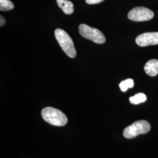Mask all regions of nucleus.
I'll return each instance as SVG.
<instances>
[{
  "instance_id": "f257e3e1",
  "label": "nucleus",
  "mask_w": 158,
  "mask_h": 158,
  "mask_svg": "<svg viewBox=\"0 0 158 158\" xmlns=\"http://www.w3.org/2000/svg\"><path fill=\"white\" fill-rule=\"evenodd\" d=\"M41 115L46 122L54 126H64L68 123V118L66 115L55 108L48 107L44 108Z\"/></svg>"
},
{
  "instance_id": "f03ea898",
  "label": "nucleus",
  "mask_w": 158,
  "mask_h": 158,
  "mask_svg": "<svg viewBox=\"0 0 158 158\" xmlns=\"http://www.w3.org/2000/svg\"><path fill=\"white\" fill-rule=\"evenodd\" d=\"M55 35L57 42L62 49L63 52L68 56L74 58L76 56L73 40L66 32L62 29H56L55 31Z\"/></svg>"
},
{
  "instance_id": "7ed1b4c3",
  "label": "nucleus",
  "mask_w": 158,
  "mask_h": 158,
  "mask_svg": "<svg viewBox=\"0 0 158 158\" xmlns=\"http://www.w3.org/2000/svg\"><path fill=\"white\" fill-rule=\"evenodd\" d=\"M151 129L150 124L145 120L136 121L132 124L125 128L123 135L125 138L131 139L140 134H146Z\"/></svg>"
},
{
  "instance_id": "20e7f679",
  "label": "nucleus",
  "mask_w": 158,
  "mask_h": 158,
  "mask_svg": "<svg viewBox=\"0 0 158 158\" xmlns=\"http://www.w3.org/2000/svg\"><path fill=\"white\" fill-rule=\"evenodd\" d=\"M79 33L85 39L90 40L97 44H104L106 39L100 31L85 24H81L79 27Z\"/></svg>"
},
{
  "instance_id": "39448f33",
  "label": "nucleus",
  "mask_w": 158,
  "mask_h": 158,
  "mask_svg": "<svg viewBox=\"0 0 158 158\" xmlns=\"http://www.w3.org/2000/svg\"><path fill=\"white\" fill-rule=\"evenodd\" d=\"M153 16L154 14L151 10L143 6L135 7L128 14V19L135 22L149 21L152 19Z\"/></svg>"
},
{
  "instance_id": "423d86ee",
  "label": "nucleus",
  "mask_w": 158,
  "mask_h": 158,
  "mask_svg": "<svg viewBox=\"0 0 158 158\" xmlns=\"http://www.w3.org/2000/svg\"><path fill=\"white\" fill-rule=\"evenodd\" d=\"M136 44L139 46L155 45L158 44V32H147L138 35L135 40Z\"/></svg>"
},
{
  "instance_id": "0eeeda50",
  "label": "nucleus",
  "mask_w": 158,
  "mask_h": 158,
  "mask_svg": "<svg viewBox=\"0 0 158 158\" xmlns=\"http://www.w3.org/2000/svg\"><path fill=\"white\" fill-rule=\"evenodd\" d=\"M145 73L150 76H155L158 74V60L152 59L147 62L144 66Z\"/></svg>"
},
{
  "instance_id": "6e6552de",
  "label": "nucleus",
  "mask_w": 158,
  "mask_h": 158,
  "mask_svg": "<svg viewBox=\"0 0 158 158\" xmlns=\"http://www.w3.org/2000/svg\"><path fill=\"white\" fill-rule=\"evenodd\" d=\"M58 6L66 14L70 15L74 12L73 4L69 0H56Z\"/></svg>"
},
{
  "instance_id": "1a4fd4ad",
  "label": "nucleus",
  "mask_w": 158,
  "mask_h": 158,
  "mask_svg": "<svg viewBox=\"0 0 158 158\" xmlns=\"http://www.w3.org/2000/svg\"><path fill=\"white\" fill-rule=\"evenodd\" d=\"M147 100V96L143 93H138L130 98V102L132 104H138Z\"/></svg>"
},
{
  "instance_id": "9d476101",
  "label": "nucleus",
  "mask_w": 158,
  "mask_h": 158,
  "mask_svg": "<svg viewBox=\"0 0 158 158\" xmlns=\"http://www.w3.org/2000/svg\"><path fill=\"white\" fill-rule=\"evenodd\" d=\"M134 85V81L132 79H128L122 81L119 85V88L121 90L125 92L130 88H132Z\"/></svg>"
},
{
  "instance_id": "9b49d317",
  "label": "nucleus",
  "mask_w": 158,
  "mask_h": 158,
  "mask_svg": "<svg viewBox=\"0 0 158 158\" xmlns=\"http://www.w3.org/2000/svg\"><path fill=\"white\" fill-rule=\"evenodd\" d=\"M14 8L13 3L10 0H0V10L6 11L12 10Z\"/></svg>"
},
{
  "instance_id": "f8f14e48",
  "label": "nucleus",
  "mask_w": 158,
  "mask_h": 158,
  "mask_svg": "<svg viewBox=\"0 0 158 158\" xmlns=\"http://www.w3.org/2000/svg\"><path fill=\"white\" fill-rule=\"evenodd\" d=\"M104 0H85V2L88 4H97L102 2Z\"/></svg>"
},
{
  "instance_id": "ddd939ff",
  "label": "nucleus",
  "mask_w": 158,
  "mask_h": 158,
  "mask_svg": "<svg viewBox=\"0 0 158 158\" xmlns=\"http://www.w3.org/2000/svg\"><path fill=\"white\" fill-rule=\"evenodd\" d=\"M0 19H1V20H0V25H1V27H2V26H3L6 23V19H5V18L4 17L1 16V17H0Z\"/></svg>"
}]
</instances>
